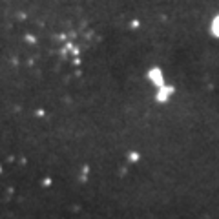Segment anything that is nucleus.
I'll return each instance as SVG.
<instances>
[{"label": "nucleus", "mask_w": 219, "mask_h": 219, "mask_svg": "<svg viewBox=\"0 0 219 219\" xmlns=\"http://www.w3.org/2000/svg\"><path fill=\"white\" fill-rule=\"evenodd\" d=\"M148 77H150V80H152L154 84H157V86H162V84H164V80H162V71H161L159 68H154V69H150Z\"/></svg>", "instance_id": "obj_1"}, {"label": "nucleus", "mask_w": 219, "mask_h": 219, "mask_svg": "<svg viewBox=\"0 0 219 219\" xmlns=\"http://www.w3.org/2000/svg\"><path fill=\"white\" fill-rule=\"evenodd\" d=\"M172 93H174V88H172V86H164V84H162V86H159L157 100H161V102H162V100H166V99H168V97H170Z\"/></svg>", "instance_id": "obj_2"}, {"label": "nucleus", "mask_w": 219, "mask_h": 219, "mask_svg": "<svg viewBox=\"0 0 219 219\" xmlns=\"http://www.w3.org/2000/svg\"><path fill=\"white\" fill-rule=\"evenodd\" d=\"M212 33H214L216 37H219V17H216L214 22H212Z\"/></svg>", "instance_id": "obj_3"}]
</instances>
